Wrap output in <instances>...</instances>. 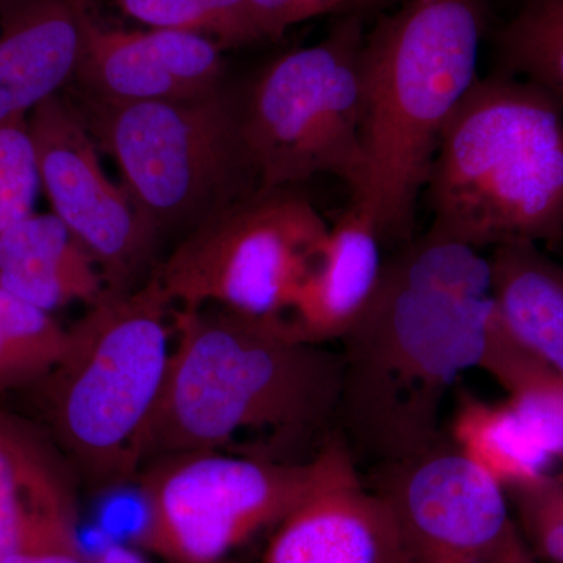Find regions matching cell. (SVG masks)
<instances>
[{
    "mask_svg": "<svg viewBox=\"0 0 563 563\" xmlns=\"http://www.w3.org/2000/svg\"><path fill=\"white\" fill-rule=\"evenodd\" d=\"M0 563H88L81 551L77 523L54 526Z\"/></svg>",
    "mask_w": 563,
    "mask_h": 563,
    "instance_id": "cell-27",
    "label": "cell"
},
{
    "mask_svg": "<svg viewBox=\"0 0 563 563\" xmlns=\"http://www.w3.org/2000/svg\"><path fill=\"white\" fill-rule=\"evenodd\" d=\"M428 232L483 251L563 244V109L510 74L477 79L440 139Z\"/></svg>",
    "mask_w": 563,
    "mask_h": 563,
    "instance_id": "cell-4",
    "label": "cell"
},
{
    "mask_svg": "<svg viewBox=\"0 0 563 563\" xmlns=\"http://www.w3.org/2000/svg\"><path fill=\"white\" fill-rule=\"evenodd\" d=\"M354 0H251L265 38L279 40L292 25L343 9Z\"/></svg>",
    "mask_w": 563,
    "mask_h": 563,
    "instance_id": "cell-26",
    "label": "cell"
},
{
    "mask_svg": "<svg viewBox=\"0 0 563 563\" xmlns=\"http://www.w3.org/2000/svg\"><path fill=\"white\" fill-rule=\"evenodd\" d=\"M365 13L347 11L325 38L274 58L243 85V140L258 188H296L331 174L351 199L362 191Z\"/></svg>",
    "mask_w": 563,
    "mask_h": 563,
    "instance_id": "cell-7",
    "label": "cell"
},
{
    "mask_svg": "<svg viewBox=\"0 0 563 563\" xmlns=\"http://www.w3.org/2000/svg\"><path fill=\"white\" fill-rule=\"evenodd\" d=\"M362 476L390 507L404 559L492 558L515 528L506 488L450 439Z\"/></svg>",
    "mask_w": 563,
    "mask_h": 563,
    "instance_id": "cell-11",
    "label": "cell"
},
{
    "mask_svg": "<svg viewBox=\"0 0 563 563\" xmlns=\"http://www.w3.org/2000/svg\"><path fill=\"white\" fill-rule=\"evenodd\" d=\"M493 563H536L532 551L529 550L517 526L506 537Z\"/></svg>",
    "mask_w": 563,
    "mask_h": 563,
    "instance_id": "cell-29",
    "label": "cell"
},
{
    "mask_svg": "<svg viewBox=\"0 0 563 563\" xmlns=\"http://www.w3.org/2000/svg\"><path fill=\"white\" fill-rule=\"evenodd\" d=\"M41 187L55 217L87 247L106 290L128 291L150 269L161 236L124 185L111 181L76 103L52 96L29 118Z\"/></svg>",
    "mask_w": 563,
    "mask_h": 563,
    "instance_id": "cell-10",
    "label": "cell"
},
{
    "mask_svg": "<svg viewBox=\"0 0 563 563\" xmlns=\"http://www.w3.org/2000/svg\"><path fill=\"white\" fill-rule=\"evenodd\" d=\"M488 261L503 328L563 377V265L533 243L503 244Z\"/></svg>",
    "mask_w": 563,
    "mask_h": 563,
    "instance_id": "cell-18",
    "label": "cell"
},
{
    "mask_svg": "<svg viewBox=\"0 0 563 563\" xmlns=\"http://www.w3.org/2000/svg\"><path fill=\"white\" fill-rule=\"evenodd\" d=\"M384 243L373 218L355 203L333 222L312 273L287 313L303 340L325 344L346 335L379 287Z\"/></svg>",
    "mask_w": 563,
    "mask_h": 563,
    "instance_id": "cell-15",
    "label": "cell"
},
{
    "mask_svg": "<svg viewBox=\"0 0 563 563\" xmlns=\"http://www.w3.org/2000/svg\"><path fill=\"white\" fill-rule=\"evenodd\" d=\"M324 446L306 462L198 451L146 463L141 547L172 563H221L298 506L320 476Z\"/></svg>",
    "mask_w": 563,
    "mask_h": 563,
    "instance_id": "cell-9",
    "label": "cell"
},
{
    "mask_svg": "<svg viewBox=\"0 0 563 563\" xmlns=\"http://www.w3.org/2000/svg\"><path fill=\"white\" fill-rule=\"evenodd\" d=\"M221 52L201 33L117 31L96 21L73 85L77 98L109 106L191 98L225 81Z\"/></svg>",
    "mask_w": 563,
    "mask_h": 563,
    "instance_id": "cell-13",
    "label": "cell"
},
{
    "mask_svg": "<svg viewBox=\"0 0 563 563\" xmlns=\"http://www.w3.org/2000/svg\"><path fill=\"white\" fill-rule=\"evenodd\" d=\"M510 493L533 553L563 563V477L553 474L533 487Z\"/></svg>",
    "mask_w": 563,
    "mask_h": 563,
    "instance_id": "cell-25",
    "label": "cell"
},
{
    "mask_svg": "<svg viewBox=\"0 0 563 563\" xmlns=\"http://www.w3.org/2000/svg\"><path fill=\"white\" fill-rule=\"evenodd\" d=\"M484 0H406L380 14L361 51L366 173L351 203L385 243L410 240L448 121L476 84Z\"/></svg>",
    "mask_w": 563,
    "mask_h": 563,
    "instance_id": "cell-3",
    "label": "cell"
},
{
    "mask_svg": "<svg viewBox=\"0 0 563 563\" xmlns=\"http://www.w3.org/2000/svg\"><path fill=\"white\" fill-rule=\"evenodd\" d=\"M496 310L483 251L431 232L385 261L379 287L340 340L336 433L374 466L431 450L444 402L481 368Z\"/></svg>",
    "mask_w": 563,
    "mask_h": 563,
    "instance_id": "cell-1",
    "label": "cell"
},
{
    "mask_svg": "<svg viewBox=\"0 0 563 563\" xmlns=\"http://www.w3.org/2000/svg\"><path fill=\"white\" fill-rule=\"evenodd\" d=\"M95 22L90 0H0V125L74 84Z\"/></svg>",
    "mask_w": 563,
    "mask_h": 563,
    "instance_id": "cell-14",
    "label": "cell"
},
{
    "mask_svg": "<svg viewBox=\"0 0 563 563\" xmlns=\"http://www.w3.org/2000/svg\"><path fill=\"white\" fill-rule=\"evenodd\" d=\"M169 306L152 276L132 290H103L36 383L54 442L95 490L128 483L143 466L141 444L172 357Z\"/></svg>",
    "mask_w": 563,
    "mask_h": 563,
    "instance_id": "cell-5",
    "label": "cell"
},
{
    "mask_svg": "<svg viewBox=\"0 0 563 563\" xmlns=\"http://www.w3.org/2000/svg\"><path fill=\"white\" fill-rule=\"evenodd\" d=\"M0 287L47 312L92 303L106 290L90 252L54 213H32L0 233Z\"/></svg>",
    "mask_w": 563,
    "mask_h": 563,
    "instance_id": "cell-17",
    "label": "cell"
},
{
    "mask_svg": "<svg viewBox=\"0 0 563 563\" xmlns=\"http://www.w3.org/2000/svg\"><path fill=\"white\" fill-rule=\"evenodd\" d=\"M448 439L506 492L523 490L553 476V459L507 401L492 404L462 393Z\"/></svg>",
    "mask_w": 563,
    "mask_h": 563,
    "instance_id": "cell-19",
    "label": "cell"
},
{
    "mask_svg": "<svg viewBox=\"0 0 563 563\" xmlns=\"http://www.w3.org/2000/svg\"><path fill=\"white\" fill-rule=\"evenodd\" d=\"M177 342L141 444L143 465L181 453L220 451L240 437L290 450L336 433L340 355L307 342L287 314L225 307L174 314Z\"/></svg>",
    "mask_w": 563,
    "mask_h": 563,
    "instance_id": "cell-2",
    "label": "cell"
},
{
    "mask_svg": "<svg viewBox=\"0 0 563 563\" xmlns=\"http://www.w3.org/2000/svg\"><path fill=\"white\" fill-rule=\"evenodd\" d=\"M88 563H147L143 555L124 544H111L95 558L88 559Z\"/></svg>",
    "mask_w": 563,
    "mask_h": 563,
    "instance_id": "cell-30",
    "label": "cell"
},
{
    "mask_svg": "<svg viewBox=\"0 0 563 563\" xmlns=\"http://www.w3.org/2000/svg\"><path fill=\"white\" fill-rule=\"evenodd\" d=\"M496 47L507 74L542 88L563 109V0H526Z\"/></svg>",
    "mask_w": 563,
    "mask_h": 563,
    "instance_id": "cell-21",
    "label": "cell"
},
{
    "mask_svg": "<svg viewBox=\"0 0 563 563\" xmlns=\"http://www.w3.org/2000/svg\"><path fill=\"white\" fill-rule=\"evenodd\" d=\"M479 369L507 391V404L563 472V377L515 342L498 317Z\"/></svg>",
    "mask_w": 563,
    "mask_h": 563,
    "instance_id": "cell-20",
    "label": "cell"
},
{
    "mask_svg": "<svg viewBox=\"0 0 563 563\" xmlns=\"http://www.w3.org/2000/svg\"><path fill=\"white\" fill-rule=\"evenodd\" d=\"M322 454L317 483L274 528L262 563H402L390 507L363 481L339 433Z\"/></svg>",
    "mask_w": 563,
    "mask_h": 563,
    "instance_id": "cell-12",
    "label": "cell"
},
{
    "mask_svg": "<svg viewBox=\"0 0 563 563\" xmlns=\"http://www.w3.org/2000/svg\"><path fill=\"white\" fill-rule=\"evenodd\" d=\"M40 187L29 118L0 125V233L35 213Z\"/></svg>",
    "mask_w": 563,
    "mask_h": 563,
    "instance_id": "cell-24",
    "label": "cell"
},
{
    "mask_svg": "<svg viewBox=\"0 0 563 563\" xmlns=\"http://www.w3.org/2000/svg\"><path fill=\"white\" fill-rule=\"evenodd\" d=\"M76 479L54 439L0 409V562L52 526L77 521Z\"/></svg>",
    "mask_w": 563,
    "mask_h": 563,
    "instance_id": "cell-16",
    "label": "cell"
},
{
    "mask_svg": "<svg viewBox=\"0 0 563 563\" xmlns=\"http://www.w3.org/2000/svg\"><path fill=\"white\" fill-rule=\"evenodd\" d=\"M151 29L201 33L222 49L266 40L251 0H113Z\"/></svg>",
    "mask_w": 563,
    "mask_h": 563,
    "instance_id": "cell-22",
    "label": "cell"
},
{
    "mask_svg": "<svg viewBox=\"0 0 563 563\" xmlns=\"http://www.w3.org/2000/svg\"><path fill=\"white\" fill-rule=\"evenodd\" d=\"M77 99L96 143L114 158L161 240L187 235L258 188L243 140L242 87L225 80L191 98L132 106Z\"/></svg>",
    "mask_w": 563,
    "mask_h": 563,
    "instance_id": "cell-6",
    "label": "cell"
},
{
    "mask_svg": "<svg viewBox=\"0 0 563 563\" xmlns=\"http://www.w3.org/2000/svg\"><path fill=\"white\" fill-rule=\"evenodd\" d=\"M0 329L31 374L33 384L57 365L68 343V329H63L52 312L18 298L2 287Z\"/></svg>",
    "mask_w": 563,
    "mask_h": 563,
    "instance_id": "cell-23",
    "label": "cell"
},
{
    "mask_svg": "<svg viewBox=\"0 0 563 563\" xmlns=\"http://www.w3.org/2000/svg\"><path fill=\"white\" fill-rule=\"evenodd\" d=\"M329 228L296 188H255L181 236L152 277L184 309L287 314Z\"/></svg>",
    "mask_w": 563,
    "mask_h": 563,
    "instance_id": "cell-8",
    "label": "cell"
},
{
    "mask_svg": "<svg viewBox=\"0 0 563 563\" xmlns=\"http://www.w3.org/2000/svg\"><path fill=\"white\" fill-rule=\"evenodd\" d=\"M559 476L563 477V472L559 473Z\"/></svg>",
    "mask_w": 563,
    "mask_h": 563,
    "instance_id": "cell-31",
    "label": "cell"
},
{
    "mask_svg": "<svg viewBox=\"0 0 563 563\" xmlns=\"http://www.w3.org/2000/svg\"><path fill=\"white\" fill-rule=\"evenodd\" d=\"M33 379L0 329V391L32 385Z\"/></svg>",
    "mask_w": 563,
    "mask_h": 563,
    "instance_id": "cell-28",
    "label": "cell"
}]
</instances>
